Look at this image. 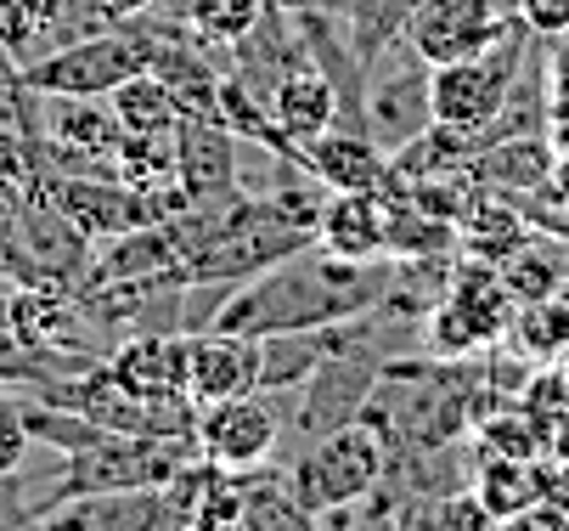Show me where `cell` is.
<instances>
[{
    "mask_svg": "<svg viewBox=\"0 0 569 531\" xmlns=\"http://www.w3.org/2000/svg\"><path fill=\"white\" fill-rule=\"evenodd\" d=\"M231 130L220 125V119H181V130H176V165H181V193H187V204L198 209V204H209V198H220V193H231Z\"/></svg>",
    "mask_w": 569,
    "mask_h": 531,
    "instance_id": "cell-17",
    "label": "cell"
},
{
    "mask_svg": "<svg viewBox=\"0 0 569 531\" xmlns=\"http://www.w3.org/2000/svg\"><path fill=\"white\" fill-rule=\"evenodd\" d=\"M530 29L513 23L497 46H485L462 62H440L429 68V102H435V125H451V130H468L473 147L485 141V130H491L513 91H519V73L530 62Z\"/></svg>",
    "mask_w": 569,
    "mask_h": 531,
    "instance_id": "cell-2",
    "label": "cell"
},
{
    "mask_svg": "<svg viewBox=\"0 0 569 531\" xmlns=\"http://www.w3.org/2000/svg\"><path fill=\"white\" fill-rule=\"evenodd\" d=\"M187 367H192V340H181V334H141L108 356V373L136 402L187 396Z\"/></svg>",
    "mask_w": 569,
    "mask_h": 531,
    "instance_id": "cell-12",
    "label": "cell"
},
{
    "mask_svg": "<svg viewBox=\"0 0 569 531\" xmlns=\"http://www.w3.org/2000/svg\"><path fill=\"white\" fill-rule=\"evenodd\" d=\"M389 475V441L361 424V419H345L333 430H321L305 452H299V464L282 475L288 492L321 514V509H350V503H372L378 486Z\"/></svg>",
    "mask_w": 569,
    "mask_h": 531,
    "instance_id": "cell-3",
    "label": "cell"
},
{
    "mask_svg": "<svg viewBox=\"0 0 569 531\" xmlns=\"http://www.w3.org/2000/svg\"><path fill=\"white\" fill-rule=\"evenodd\" d=\"M372 73H361V114H367V136L378 147L412 141L418 130L435 125V102H429V62H418V73H395L383 62H367Z\"/></svg>",
    "mask_w": 569,
    "mask_h": 531,
    "instance_id": "cell-9",
    "label": "cell"
},
{
    "mask_svg": "<svg viewBox=\"0 0 569 531\" xmlns=\"http://www.w3.org/2000/svg\"><path fill=\"white\" fill-rule=\"evenodd\" d=\"M158 40L141 29H91L51 57H34L23 68V86L40 97H113L130 73L152 68Z\"/></svg>",
    "mask_w": 569,
    "mask_h": 531,
    "instance_id": "cell-4",
    "label": "cell"
},
{
    "mask_svg": "<svg viewBox=\"0 0 569 531\" xmlns=\"http://www.w3.org/2000/svg\"><path fill=\"white\" fill-rule=\"evenodd\" d=\"M305 154V170L310 181H321L328 193H383L389 187V159L383 147L367 136V130H328L299 147Z\"/></svg>",
    "mask_w": 569,
    "mask_h": 531,
    "instance_id": "cell-13",
    "label": "cell"
},
{
    "mask_svg": "<svg viewBox=\"0 0 569 531\" xmlns=\"http://www.w3.org/2000/svg\"><path fill=\"white\" fill-rule=\"evenodd\" d=\"M519 18L502 0H418L406 18V46H412L429 68L440 62H462L485 46H497Z\"/></svg>",
    "mask_w": 569,
    "mask_h": 531,
    "instance_id": "cell-5",
    "label": "cell"
},
{
    "mask_svg": "<svg viewBox=\"0 0 569 531\" xmlns=\"http://www.w3.org/2000/svg\"><path fill=\"white\" fill-rule=\"evenodd\" d=\"M547 119L569 130V35H558V51L547 62Z\"/></svg>",
    "mask_w": 569,
    "mask_h": 531,
    "instance_id": "cell-30",
    "label": "cell"
},
{
    "mask_svg": "<svg viewBox=\"0 0 569 531\" xmlns=\"http://www.w3.org/2000/svg\"><path fill=\"white\" fill-rule=\"evenodd\" d=\"M513 328V294L502 277H485V283H462L457 294H446L435 317H429V340L435 351H473V345H491Z\"/></svg>",
    "mask_w": 569,
    "mask_h": 531,
    "instance_id": "cell-10",
    "label": "cell"
},
{
    "mask_svg": "<svg viewBox=\"0 0 569 531\" xmlns=\"http://www.w3.org/2000/svg\"><path fill=\"white\" fill-rule=\"evenodd\" d=\"M29 446H34V435H29V413H23V402L0 391V481L23 470Z\"/></svg>",
    "mask_w": 569,
    "mask_h": 531,
    "instance_id": "cell-26",
    "label": "cell"
},
{
    "mask_svg": "<svg viewBox=\"0 0 569 531\" xmlns=\"http://www.w3.org/2000/svg\"><path fill=\"white\" fill-rule=\"evenodd\" d=\"M192 446L203 452V464L249 475L277 452V419L260 396H226V402L198 407Z\"/></svg>",
    "mask_w": 569,
    "mask_h": 531,
    "instance_id": "cell-6",
    "label": "cell"
},
{
    "mask_svg": "<svg viewBox=\"0 0 569 531\" xmlns=\"http://www.w3.org/2000/svg\"><path fill=\"white\" fill-rule=\"evenodd\" d=\"M497 531H569V503H558V498H536V503H525L519 514L497 520Z\"/></svg>",
    "mask_w": 569,
    "mask_h": 531,
    "instance_id": "cell-28",
    "label": "cell"
},
{
    "mask_svg": "<svg viewBox=\"0 0 569 531\" xmlns=\"http://www.w3.org/2000/svg\"><path fill=\"white\" fill-rule=\"evenodd\" d=\"M316 244L356 266L389 260V187L383 193H333L316 215Z\"/></svg>",
    "mask_w": 569,
    "mask_h": 531,
    "instance_id": "cell-11",
    "label": "cell"
},
{
    "mask_svg": "<svg viewBox=\"0 0 569 531\" xmlns=\"http://www.w3.org/2000/svg\"><path fill=\"white\" fill-rule=\"evenodd\" d=\"M91 7H97V18H102V23H130V18L152 12L158 0H91Z\"/></svg>",
    "mask_w": 569,
    "mask_h": 531,
    "instance_id": "cell-32",
    "label": "cell"
},
{
    "mask_svg": "<svg viewBox=\"0 0 569 531\" xmlns=\"http://www.w3.org/2000/svg\"><path fill=\"white\" fill-rule=\"evenodd\" d=\"M552 159H558V147H552L541 130H519V136L485 141L479 154L468 159V170L479 176V187L525 198V193H536V187L552 176Z\"/></svg>",
    "mask_w": 569,
    "mask_h": 531,
    "instance_id": "cell-18",
    "label": "cell"
},
{
    "mask_svg": "<svg viewBox=\"0 0 569 531\" xmlns=\"http://www.w3.org/2000/svg\"><path fill=\"white\" fill-rule=\"evenodd\" d=\"M383 288H389V272L378 260L356 266V260H339L333 249L316 244L310 255H282L277 266H266L231 306H220L214 323L237 328V334H254V340L305 334V328H328V323L367 312Z\"/></svg>",
    "mask_w": 569,
    "mask_h": 531,
    "instance_id": "cell-1",
    "label": "cell"
},
{
    "mask_svg": "<svg viewBox=\"0 0 569 531\" xmlns=\"http://www.w3.org/2000/svg\"><path fill=\"white\" fill-rule=\"evenodd\" d=\"M266 108H271V125L288 136V147H305L339 125V86L316 62H293L288 73H277Z\"/></svg>",
    "mask_w": 569,
    "mask_h": 531,
    "instance_id": "cell-14",
    "label": "cell"
},
{
    "mask_svg": "<svg viewBox=\"0 0 569 531\" xmlns=\"http://www.w3.org/2000/svg\"><path fill=\"white\" fill-rule=\"evenodd\" d=\"M108 108L119 119V136H176L181 130V102L152 68L130 73V80L108 97Z\"/></svg>",
    "mask_w": 569,
    "mask_h": 531,
    "instance_id": "cell-20",
    "label": "cell"
},
{
    "mask_svg": "<svg viewBox=\"0 0 569 531\" xmlns=\"http://www.w3.org/2000/svg\"><path fill=\"white\" fill-rule=\"evenodd\" d=\"M242 520H249V531H321V520L277 481L242 486Z\"/></svg>",
    "mask_w": 569,
    "mask_h": 531,
    "instance_id": "cell-24",
    "label": "cell"
},
{
    "mask_svg": "<svg viewBox=\"0 0 569 531\" xmlns=\"http://www.w3.org/2000/svg\"><path fill=\"white\" fill-rule=\"evenodd\" d=\"M271 12V0H187V29L203 46H242Z\"/></svg>",
    "mask_w": 569,
    "mask_h": 531,
    "instance_id": "cell-23",
    "label": "cell"
},
{
    "mask_svg": "<svg viewBox=\"0 0 569 531\" xmlns=\"http://www.w3.org/2000/svg\"><path fill=\"white\" fill-rule=\"evenodd\" d=\"M513 12H519V23H525L530 35H541V40L569 35V0H513Z\"/></svg>",
    "mask_w": 569,
    "mask_h": 531,
    "instance_id": "cell-29",
    "label": "cell"
},
{
    "mask_svg": "<svg viewBox=\"0 0 569 531\" xmlns=\"http://www.w3.org/2000/svg\"><path fill=\"white\" fill-rule=\"evenodd\" d=\"M51 204L79 226L86 238H119V233H136V226L152 220V198L124 187L119 176L102 187V181H57L51 187Z\"/></svg>",
    "mask_w": 569,
    "mask_h": 531,
    "instance_id": "cell-15",
    "label": "cell"
},
{
    "mask_svg": "<svg viewBox=\"0 0 569 531\" xmlns=\"http://www.w3.org/2000/svg\"><path fill=\"white\" fill-rule=\"evenodd\" d=\"M192 531H249V520L242 514H198Z\"/></svg>",
    "mask_w": 569,
    "mask_h": 531,
    "instance_id": "cell-33",
    "label": "cell"
},
{
    "mask_svg": "<svg viewBox=\"0 0 569 531\" xmlns=\"http://www.w3.org/2000/svg\"><path fill=\"white\" fill-rule=\"evenodd\" d=\"M46 29H57V0H0V46L18 62H34Z\"/></svg>",
    "mask_w": 569,
    "mask_h": 531,
    "instance_id": "cell-25",
    "label": "cell"
},
{
    "mask_svg": "<svg viewBox=\"0 0 569 531\" xmlns=\"http://www.w3.org/2000/svg\"><path fill=\"white\" fill-rule=\"evenodd\" d=\"M473 498H479V509L491 514V525H497V520L519 514L525 503L547 498V481H541V470L530 459H497V452H485L479 475H473Z\"/></svg>",
    "mask_w": 569,
    "mask_h": 531,
    "instance_id": "cell-21",
    "label": "cell"
},
{
    "mask_svg": "<svg viewBox=\"0 0 569 531\" xmlns=\"http://www.w3.org/2000/svg\"><path fill=\"white\" fill-rule=\"evenodd\" d=\"M108 97H51V154L79 170V165H113L119 154V119L113 108H102Z\"/></svg>",
    "mask_w": 569,
    "mask_h": 531,
    "instance_id": "cell-16",
    "label": "cell"
},
{
    "mask_svg": "<svg viewBox=\"0 0 569 531\" xmlns=\"http://www.w3.org/2000/svg\"><path fill=\"white\" fill-rule=\"evenodd\" d=\"M491 514L473 492H412L395 509V531H485Z\"/></svg>",
    "mask_w": 569,
    "mask_h": 531,
    "instance_id": "cell-22",
    "label": "cell"
},
{
    "mask_svg": "<svg viewBox=\"0 0 569 531\" xmlns=\"http://www.w3.org/2000/svg\"><path fill=\"white\" fill-rule=\"evenodd\" d=\"M254 391H266V340L220 328V323L209 334H192L187 396L198 407L226 402V396H254Z\"/></svg>",
    "mask_w": 569,
    "mask_h": 531,
    "instance_id": "cell-8",
    "label": "cell"
},
{
    "mask_svg": "<svg viewBox=\"0 0 569 531\" xmlns=\"http://www.w3.org/2000/svg\"><path fill=\"white\" fill-rule=\"evenodd\" d=\"M23 373L29 367V345L18 340V323H12V294H0V373Z\"/></svg>",
    "mask_w": 569,
    "mask_h": 531,
    "instance_id": "cell-31",
    "label": "cell"
},
{
    "mask_svg": "<svg viewBox=\"0 0 569 531\" xmlns=\"http://www.w3.org/2000/svg\"><path fill=\"white\" fill-rule=\"evenodd\" d=\"M479 446L497 452V459H530L536 441H530V419L525 413H497L479 424Z\"/></svg>",
    "mask_w": 569,
    "mask_h": 531,
    "instance_id": "cell-27",
    "label": "cell"
},
{
    "mask_svg": "<svg viewBox=\"0 0 569 531\" xmlns=\"http://www.w3.org/2000/svg\"><path fill=\"white\" fill-rule=\"evenodd\" d=\"M525 238H530L525 209H513L508 193H491V187H485V193L468 204V215L457 220V244H462L468 255H479V260H491V266H502L508 255H519Z\"/></svg>",
    "mask_w": 569,
    "mask_h": 531,
    "instance_id": "cell-19",
    "label": "cell"
},
{
    "mask_svg": "<svg viewBox=\"0 0 569 531\" xmlns=\"http://www.w3.org/2000/svg\"><path fill=\"white\" fill-rule=\"evenodd\" d=\"M187 520L164 486H113V492H73L34 520V531H164ZM192 525V520H187Z\"/></svg>",
    "mask_w": 569,
    "mask_h": 531,
    "instance_id": "cell-7",
    "label": "cell"
}]
</instances>
